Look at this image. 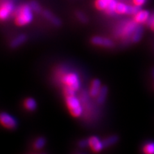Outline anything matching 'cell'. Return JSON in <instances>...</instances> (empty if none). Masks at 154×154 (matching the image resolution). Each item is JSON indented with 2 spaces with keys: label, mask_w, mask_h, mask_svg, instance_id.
I'll list each match as a JSON object with an SVG mask.
<instances>
[{
  "label": "cell",
  "mask_w": 154,
  "mask_h": 154,
  "mask_svg": "<svg viewBox=\"0 0 154 154\" xmlns=\"http://www.w3.org/2000/svg\"><path fill=\"white\" fill-rule=\"evenodd\" d=\"M56 76L58 81L62 85V87L71 88L76 92L80 89L81 80L76 72L66 71L62 68L57 72Z\"/></svg>",
  "instance_id": "1"
},
{
  "label": "cell",
  "mask_w": 154,
  "mask_h": 154,
  "mask_svg": "<svg viewBox=\"0 0 154 154\" xmlns=\"http://www.w3.org/2000/svg\"><path fill=\"white\" fill-rule=\"evenodd\" d=\"M67 110L71 116L75 118H80L84 114L83 105L80 98L76 95L64 98Z\"/></svg>",
  "instance_id": "2"
},
{
  "label": "cell",
  "mask_w": 154,
  "mask_h": 154,
  "mask_svg": "<svg viewBox=\"0 0 154 154\" xmlns=\"http://www.w3.org/2000/svg\"><path fill=\"white\" fill-rule=\"evenodd\" d=\"M30 6L25 5L17 8L14 12L16 15V23L18 26H23L31 22L32 19V13Z\"/></svg>",
  "instance_id": "3"
},
{
  "label": "cell",
  "mask_w": 154,
  "mask_h": 154,
  "mask_svg": "<svg viewBox=\"0 0 154 154\" xmlns=\"http://www.w3.org/2000/svg\"><path fill=\"white\" fill-rule=\"evenodd\" d=\"M136 23H137L135 21L123 22L118 28L116 35L123 40H127L128 38H131L135 30L137 27Z\"/></svg>",
  "instance_id": "4"
},
{
  "label": "cell",
  "mask_w": 154,
  "mask_h": 154,
  "mask_svg": "<svg viewBox=\"0 0 154 154\" xmlns=\"http://www.w3.org/2000/svg\"><path fill=\"white\" fill-rule=\"evenodd\" d=\"M0 122L2 126L9 131L15 130L18 125L17 119L11 114L6 112H3L0 115Z\"/></svg>",
  "instance_id": "5"
},
{
  "label": "cell",
  "mask_w": 154,
  "mask_h": 154,
  "mask_svg": "<svg viewBox=\"0 0 154 154\" xmlns=\"http://www.w3.org/2000/svg\"><path fill=\"white\" fill-rule=\"evenodd\" d=\"M88 145L91 150L95 153L102 152L105 148L103 141H101L100 139L96 136H92L88 138Z\"/></svg>",
  "instance_id": "6"
},
{
  "label": "cell",
  "mask_w": 154,
  "mask_h": 154,
  "mask_svg": "<svg viewBox=\"0 0 154 154\" xmlns=\"http://www.w3.org/2000/svg\"><path fill=\"white\" fill-rule=\"evenodd\" d=\"M13 10V4L9 0H2L1 9H0V17L2 20L6 19Z\"/></svg>",
  "instance_id": "7"
},
{
  "label": "cell",
  "mask_w": 154,
  "mask_h": 154,
  "mask_svg": "<svg viewBox=\"0 0 154 154\" xmlns=\"http://www.w3.org/2000/svg\"><path fill=\"white\" fill-rule=\"evenodd\" d=\"M102 83L99 79H94L91 82L88 93L91 98H96L102 89Z\"/></svg>",
  "instance_id": "8"
},
{
  "label": "cell",
  "mask_w": 154,
  "mask_h": 154,
  "mask_svg": "<svg viewBox=\"0 0 154 154\" xmlns=\"http://www.w3.org/2000/svg\"><path fill=\"white\" fill-rule=\"evenodd\" d=\"M91 42L94 45L105 48H112L114 46V42L109 38L99 36L94 37L91 38Z\"/></svg>",
  "instance_id": "9"
},
{
  "label": "cell",
  "mask_w": 154,
  "mask_h": 154,
  "mask_svg": "<svg viewBox=\"0 0 154 154\" xmlns=\"http://www.w3.org/2000/svg\"><path fill=\"white\" fill-rule=\"evenodd\" d=\"M23 105L24 108L29 112L35 111L37 107V103L35 100L31 97H28L24 100Z\"/></svg>",
  "instance_id": "10"
},
{
  "label": "cell",
  "mask_w": 154,
  "mask_h": 154,
  "mask_svg": "<svg viewBox=\"0 0 154 154\" xmlns=\"http://www.w3.org/2000/svg\"><path fill=\"white\" fill-rule=\"evenodd\" d=\"M108 93H109V89L105 85L102 86L98 95L97 96V97L96 98V103H97L98 105H103L105 103V100H107Z\"/></svg>",
  "instance_id": "11"
},
{
  "label": "cell",
  "mask_w": 154,
  "mask_h": 154,
  "mask_svg": "<svg viewBox=\"0 0 154 154\" xmlns=\"http://www.w3.org/2000/svg\"><path fill=\"white\" fill-rule=\"evenodd\" d=\"M150 17L149 12L146 11H140L134 15V21L137 23H143L147 22Z\"/></svg>",
  "instance_id": "12"
},
{
  "label": "cell",
  "mask_w": 154,
  "mask_h": 154,
  "mask_svg": "<svg viewBox=\"0 0 154 154\" xmlns=\"http://www.w3.org/2000/svg\"><path fill=\"white\" fill-rule=\"evenodd\" d=\"M46 144V139L44 137H38L33 143V148L34 150H41Z\"/></svg>",
  "instance_id": "13"
},
{
  "label": "cell",
  "mask_w": 154,
  "mask_h": 154,
  "mask_svg": "<svg viewBox=\"0 0 154 154\" xmlns=\"http://www.w3.org/2000/svg\"><path fill=\"white\" fill-rule=\"evenodd\" d=\"M118 136H116V135H112V136H110L107 138H105L103 140L105 148L114 145V144H115L118 141Z\"/></svg>",
  "instance_id": "14"
},
{
  "label": "cell",
  "mask_w": 154,
  "mask_h": 154,
  "mask_svg": "<svg viewBox=\"0 0 154 154\" xmlns=\"http://www.w3.org/2000/svg\"><path fill=\"white\" fill-rule=\"evenodd\" d=\"M143 154H154V141H148L142 147Z\"/></svg>",
  "instance_id": "15"
},
{
  "label": "cell",
  "mask_w": 154,
  "mask_h": 154,
  "mask_svg": "<svg viewBox=\"0 0 154 154\" xmlns=\"http://www.w3.org/2000/svg\"><path fill=\"white\" fill-rule=\"evenodd\" d=\"M26 40V36L25 35L22 34V35H19L12 40V41L11 43V46L13 48H17L19 46L21 45L23 43L25 42Z\"/></svg>",
  "instance_id": "16"
},
{
  "label": "cell",
  "mask_w": 154,
  "mask_h": 154,
  "mask_svg": "<svg viewBox=\"0 0 154 154\" xmlns=\"http://www.w3.org/2000/svg\"><path fill=\"white\" fill-rule=\"evenodd\" d=\"M43 16H44L46 19H48V20H50L55 26H59L60 25V21L59 19L55 17L49 11H45L43 12Z\"/></svg>",
  "instance_id": "17"
},
{
  "label": "cell",
  "mask_w": 154,
  "mask_h": 154,
  "mask_svg": "<svg viewBox=\"0 0 154 154\" xmlns=\"http://www.w3.org/2000/svg\"><path fill=\"white\" fill-rule=\"evenodd\" d=\"M143 31V28L141 26H137L131 38V41L134 42H138L142 37Z\"/></svg>",
  "instance_id": "18"
},
{
  "label": "cell",
  "mask_w": 154,
  "mask_h": 154,
  "mask_svg": "<svg viewBox=\"0 0 154 154\" xmlns=\"http://www.w3.org/2000/svg\"><path fill=\"white\" fill-rule=\"evenodd\" d=\"M117 2L115 1V0H111V1L109 2L108 3V5L107 7L105 8V12L107 14H109V15H111V14H113L114 12H115V9L117 5Z\"/></svg>",
  "instance_id": "19"
},
{
  "label": "cell",
  "mask_w": 154,
  "mask_h": 154,
  "mask_svg": "<svg viewBox=\"0 0 154 154\" xmlns=\"http://www.w3.org/2000/svg\"><path fill=\"white\" fill-rule=\"evenodd\" d=\"M127 9H128V5H126L122 3H117L116 7L115 12L119 14H127Z\"/></svg>",
  "instance_id": "20"
},
{
  "label": "cell",
  "mask_w": 154,
  "mask_h": 154,
  "mask_svg": "<svg viewBox=\"0 0 154 154\" xmlns=\"http://www.w3.org/2000/svg\"><path fill=\"white\" fill-rule=\"evenodd\" d=\"M108 5V2H106L105 0H96L95 2V6L96 8H98L100 11L105 10Z\"/></svg>",
  "instance_id": "21"
},
{
  "label": "cell",
  "mask_w": 154,
  "mask_h": 154,
  "mask_svg": "<svg viewBox=\"0 0 154 154\" xmlns=\"http://www.w3.org/2000/svg\"><path fill=\"white\" fill-rule=\"evenodd\" d=\"M139 7H138L136 5H134V6L128 5L127 14H129V15H136L137 12H139L141 11V9Z\"/></svg>",
  "instance_id": "22"
},
{
  "label": "cell",
  "mask_w": 154,
  "mask_h": 154,
  "mask_svg": "<svg viewBox=\"0 0 154 154\" xmlns=\"http://www.w3.org/2000/svg\"><path fill=\"white\" fill-rule=\"evenodd\" d=\"M30 6L33 11H35L37 13H39L41 12V8L39 6V5H38L36 2L35 1L31 2Z\"/></svg>",
  "instance_id": "23"
},
{
  "label": "cell",
  "mask_w": 154,
  "mask_h": 154,
  "mask_svg": "<svg viewBox=\"0 0 154 154\" xmlns=\"http://www.w3.org/2000/svg\"><path fill=\"white\" fill-rule=\"evenodd\" d=\"M78 146L80 148H85L88 147V139H82L78 143Z\"/></svg>",
  "instance_id": "24"
},
{
  "label": "cell",
  "mask_w": 154,
  "mask_h": 154,
  "mask_svg": "<svg viewBox=\"0 0 154 154\" xmlns=\"http://www.w3.org/2000/svg\"><path fill=\"white\" fill-rule=\"evenodd\" d=\"M147 24L150 26L152 30L154 31V15L149 17L147 21Z\"/></svg>",
  "instance_id": "25"
},
{
  "label": "cell",
  "mask_w": 154,
  "mask_h": 154,
  "mask_svg": "<svg viewBox=\"0 0 154 154\" xmlns=\"http://www.w3.org/2000/svg\"><path fill=\"white\" fill-rule=\"evenodd\" d=\"M76 15L81 21L85 23L87 21V20H88V19H87V17L85 16L84 14H83L82 12H77Z\"/></svg>",
  "instance_id": "26"
},
{
  "label": "cell",
  "mask_w": 154,
  "mask_h": 154,
  "mask_svg": "<svg viewBox=\"0 0 154 154\" xmlns=\"http://www.w3.org/2000/svg\"><path fill=\"white\" fill-rule=\"evenodd\" d=\"M146 0H133V2L134 5H136L138 7H141L143 5L146 3Z\"/></svg>",
  "instance_id": "27"
},
{
  "label": "cell",
  "mask_w": 154,
  "mask_h": 154,
  "mask_svg": "<svg viewBox=\"0 0 154 154\" xmlns=\"http://www.w3.org/2000/svg\"><path fill=\"white\" fill-rule=\"evenodd\" d=\"M151 75L152 78V82H153V85L154 88V67H153L152 71H151Z\"/></svg>",
  "instance_id": "28"
},
{
  "label": "cell",
  "mask_w": 154,
  "mask_h": 154,
  "mask_svg": "<svg viewBox=\"0 0 154 154\" xmlns=\"http://www.w3.org/2000/svg\"><path fill=\"white\" fill-rule=\"evenodd\" d=\"M105 1H106V2H107L109 3V2H110V1H111V0H105Z\"/></svg>",
  "instance_id": "29"
},
{
  "label": "cell",
  "mask_w": 154,
  "mask_h": 154,
  "mask_svg": "<svg viewBox=\"0 0 154 154\" xmlns=\"http://www.w3.org/2000/svg\"><path fill=\"white\" fill-rule=\"evenodd\" d=\"M32 154H36V153H32Z\"/></svg>",
  "instance_id": "30"
}]
</instances>
